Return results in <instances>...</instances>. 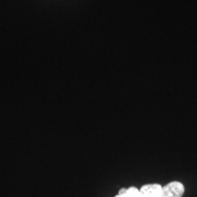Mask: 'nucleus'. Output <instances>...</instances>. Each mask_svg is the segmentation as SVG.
I'll use <instances>...</instances> for the list:
<instances>
[{"mask_svg":"<svg viewBox=\"0 0 197 197\" xmlns=\"http://www.w3.org/2000/svg\"><path fill=\"white\" fill-rule=\"evenodd\" d=\"M185 187L179 181H172L162 187L161 197H183Z\"/></svg>","mask_w":197,"mask_h":197,"instance_id":"nucleus-1","label":"nucleus"},{"mask_svg":"<svg viewBox=\"0 0 197 197\" xmlns=\"http://www.w3.org/2000/svg\"><path fill=\"white\" fill-rule=\"evenodd\" d=\"M162 187L160 184H146L139 188L138 197H161Z\"/></svg>","mask_w":197,"mask_h":197,"instance_id":"nucleus-2","label":"nucleus"},{"mask_svg":"<svg viewBox=\"0 0 197 197\" xmlns=\"http://www.w3.org/2000/svg\"><path fill=\"white\" fill-rule=\"evenodd\" d=\"M139 188L131 186L128 188H122L114 197H138Z\"/></svg>","mask_w":197,"mask_h":197,"instance_id":"nucleus-3","label":"nucleus"}]
</instances>
